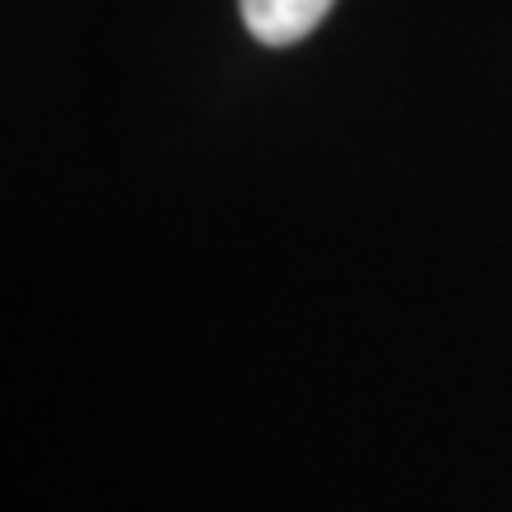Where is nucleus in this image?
Segmentation results:
<instances>
[{
	"mask_svg": "<svg viewBox=\"0 0 512 512\" xmlns=\"http://www.w3.org/2000/svg\"><path fill=\"white\" fill-rule=\"evenodd\" d=\"M242 24L266 48H290L328 19L332 0H238Z\"/></svg>",
	"mask_w": 512,
	"mask_h": 512,
	"instance_id": "nucleus-1",
	"label": "nucleus"
}]
</instances>
